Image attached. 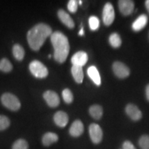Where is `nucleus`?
<instances>
[{
    "label": "nucleus",
    "mask_w": 149,
    "mask_h": 149,
    "mask_svg": "<svg viewBox=\"0 0 149 149\" xmlns=\"http://www.w3.org/2000/svg\"><path fill=\"white\" fill-rule=\"evenodd\" d=\"M52 29L45 24H38L28 32L27 40L31 49L37 51L40 49L48 37L52 35Z\"/></svg>",
    "instance_id": "f257e3e1"
},
{
    "label": "nucleus",
    "mask_w": 149,
    "mask_h": 149,
    "mask_svg": "<svg viewBox=\"0 0 149 149\" xmlns=\"http://www.w3.org/2000/svg\"><path fill=\"white\" fill-rule=\"evenodd\" d=\"M51 41L54 48V58L57 62L64 63L70 51L68 38L62 33L56 31L51 35Z\"/></svg>",
    "instance_id": "f03ea898"
},
{
    "label": "nucleus",
    "mask_w": 149,
    "mask_h": 149,
    "mask_svg": "<svg viewBox=\"0 0 149 149\" xmlns=\"http://www.w3.org/2000/svg\"><path fill=\"white\" fill-rule=\"evenodd\" d=\"M1 103L6 108L13 111H17L21 107L19 100L15 95L9 93H6L1 97Z\"/></svg>",
    "instance_id": "7ed1b4c3"
},
{
    "label": "nucleus",
    "mask_w": 149,
    "mask_h": 149,
    "mask_svg": "<svg viewBox=\"0 0 149 149\" xmlns=\"http://www.w3.org/2000/svg\"><path fill=\"white\" fill-rule=\"evenodd\" d=\"M29 69L31 73L37 78H45L48 74L47 68L38 60L31 61L29 65Z\"/></svg>",
    "instance_id": "20e7f679"
},
{
    "label": "nucleus",
    "mask_w": 149,
    "mask_h": 149,
    "mask_svg": "<svg viewBox=\"0 0 149 149\" xmlns=\"http://www.w3.org/2000/svg\"><path fill=\"white\" fill-rule=\"evenodd\" d=\"M89 135L94 144H100L103 138V132L101 127L97 124H91L89 126Z\"/></svg>",
    "instance_id": "39448f33"
},
{
    "label": "nucleus",
    "mask_w": 149,
    "mask_h": 149,
    "mask_svg": "<svg viewBox=\"0 0 149 149\" xmlns=\"http://www.w3.org/2000/svg\"><path fill=\"white\" fill-rule=\"evenodd\" d=\"M103 22L105 25L110 26L115 19V10L111 3H107L104 6L102 14Z\"/></svg>",
    "instance_id": "423d86ee"
},
{
    "label": "nucleus",
    "mask_w": 149,
    "mask_h": 149,
    "mask_svg": "<svg viewBox=\"0 0 149 149\" xmlns=\"http://www.w3.org/2000/svg\"><path fill=\"white\" fill-rule=\"evenodd\" d=\"M113 70L115 75L121 79L128 77L130 70L125 64L120 61H115L113 65Z\"/></svg>",
    "instance_id": "0eeeda50"
},
{
    "label": "nucleus",
    "mask_w": 149,
    "mask_h": 149,
    "mask_svg": "<svg viewBox=\"0 0 149 149\" xmlns=\"http://www.w3.org/2000/svg\"><path fill=\"white\" fill-rule=\"evenodd\" d=\"M44 99L50 107L55 108L58 107L60 100L58 95L53 91H47L43 95Z\"/></svg>",
    "instance_id": "6e6552de"
},
{
    "label": "nucleus",
    "mask_w": 149,
    "mask_h": 149,
    "mask_svg": "<svg viewBox=\"0 0 149 149\" xmlns=\"http://www.w3.org/2000/svg\"><path fill=\"white\" fill-rule=\"evenodd\" d=\"M88 61V55L84 51H79L72 56L71 62L72 66H77L82 67Z\"/></svg>",
    "instance_id": "1a4fd4ad"
},
{
    "label": "nucleus",
    "mask_w": 149,
    "mask_h": 149,
    "mask_svg": "<svg viewBox=\"0 0 149 149\" xmlns=\"http://www.w3.org/2000/svg\"><path fill=\"white\" fill-rule=\"evenodd\" d=\"M119 8L124 15H129L134 10V2L130 0H120L118 1Z\"/></svg>",
    "instance_id": "9d476101"
},
{
    "label": "nucleus",
    "mask_w": 149,
    "mask_h": 149,
    "mask_svg": "<svg viewBox=\"0 0 149 149\" xmlns=\"http://www.w3.org/2000/svg\"><path fill=\"white\" fill-rule=\"evenodd\" d=\"M126 113L131 120L133 121H138L142 117V113L138 107H136L134 104H128L126 107Z\"/></svg>",
    "instance_id": "9b49d317"
},
{
    "label": "nucleus",
    "mask_w": 149,
    "mask_h": 149,
    "mask_svg": "<svg viewBox=\"0 0 149 149\" xmlns=\"http://www.w3.org/2000/svg\"><path fill=\"white\" fill-rule=\"evenodd\" d=\"M84 124L81 121L77 120H75L72 123V125L70 126L69 129V133L70 135L74 137H79L80 135H82L84 133Z\"/></svg>",
    "instance_id": "f8f14e48"
},
{
    "label": "nucleus",
    "mask_w": 149,
    "mask_h": 149,
    "mask_svg": "<svg viewBox=\"0 0 149 149\" xmlns=\"http://www.w3.org/2000/svg\"><path fill=\"white\" fill-rule=\"evenodd\" d=\"M54 122L59 127L64 128L68 122V116L64 111H57L53 117Z\"/></svg>",
    "instance_id": "ddd939ff"
},
{
    "label": "nucleus",
    "mask_w": 149,
    "mask_h": 149,
    "mask_svg": "<svg viewBox=\"0 0 149 149\" xmlns=\"http://www.w3.org/2000/svg\"><path fill=\"white\" fill-rule=\"evenodd\" d=\"M58 17L60 21L62 22L64 25H66L67 27L69 29H73L74 27V23L72 20V19L70 17V16L68 15L66 11L60 9L58 11Z\"/></svg>",
    "instance_id": "4468645a"
},
{
    "label": "nucleus",
    "mask_w": 149,
    "mask_h": 149,
    "mask_svg": "<svg viewBox=\"0 0 149 149\" xmlns=\"http://www.w3.org/2000/svg\"><path fill=\"white\" fill-rule=\"evenodd\" d=\"M148 22V17L146 15H141L132 24V29L135 31H139L146 26Z\"/></svg>",
    "instance_id": "2eb2a0df"
},
{
    "label": "nucleus",
    "mask_w": 149,
    "mask_h": 149,
    "mask_svg": "<svg viewBox=\"0 0 149 149\" xmlns=\"http://www.w3.org/2000/svg\"><path fill=\"white\" fill-rule=\"evenodd\" d=\"M87 73L89 77L92 79V81L97 86H100L101 84V77L100 74L99 73L97 69L95 66H91L89 67L87 70Z\"/></svg>",
    "instance_id": "dca6fc26"
},
{
    "label": "nucleus",
    "mask_w": 149,
    "mask_h": 149,
    "mask_svg": "<svg viewBox=\"0 0 149 149\" xmlns=\"http://www.w3.org/2000/svg\"><path fill=\"white\" fill-rule=\"evenodd\" d=\"M58 139L59 137L57 134L48 132V133H46L43 135L42 139V144L45 146H49L53 143L57 142L58 141Z\"/></svg>",
    "instance_id": "f3484780"
},
{
    "label": "nucleus",
    "mask_w": 149,
    "mask_h": 149,
    "mask_svg": "<svg viewBox=\"0 0 149 149\" xmlns=\"http://www.w3.org/2000/svg\"><path fill=\"white\" fill-rule=\"evenodd\" d=\"M71 72L74 81L78 84H81L83 81L84 72L82 67L77 66H72L71 68Z\"/></svg>",
    "instance_id": "a211bd4d"
},
{
    "label": "nucleus",
    "mask_w": 149,
    "mask_h": 149,
    "mask_svg": "<svg viewBox=\"0 0 149 149\" xmlns=\"http://www.w3.org/2000/svg\"><path fill=\"white\" fill-rule=\"evenodd\" d=\"M89 113H90L91 116L95 120H100L103 115V109L100 105L91 106L89 109Z\"/></svg>",
    "instance_id": "6ab92c4d"
},
{
    "label": "nucleus",
    "mask_w": 149,
    "mask_h": 149,
    "mask_svg": "<svg viewBox=\"0 0 149 149\" xmlns=\"http://www.w3.org/2000/svg\"><path fill=\"white\" fill-rule=\"evenodd\" d=\"M13 54L14 57L17 60L22 61L23 60L24 55H25V51L21 45L15 44L13 48Z\"/></svg>",
    "instance_id": "aec40b11"
},
{
    "label": "nucleus",
    "mask_w": 149,
    "mask_h": 149,
    "mask_svg": "<svg viewBox=\"0 0 149 149\" xmlns=\"http://www.w3.org/2000/svg\"><path fill=\"white\" fill-rule=\"evenodd\" d=\"M109 43L113 48H119L122 45V40L117 33H113L109 37Z\"/></svg>",
    "instance_id": "412c9836"
},
{
    "label": "nucleus",
    "mask_w": 149,
    "mask_h": 149,
    "mask_svg": "<svg viewBox=\"0 0 149 149\" xmlns=\"http://www.w3.org/2000/svg\"><path fill=\"white\" fill-rule=\"evenodd\" d=\"M13 69L12 64L6 58H3L0 61V70L4 72H9Z\"/></svg>",
    "instance_id": "4be33fe9"
},
{
    "label": "nucleus",
    "mask_w": 149,
    "mask_h": 149,
    "mask_svg": "<svg viewBox=\"0 0 149 149\" xmlns=\"http://www.w3.org/2000/svg\"><path fill=\"white\" fill-rule=\"evenodd\" d=\"M12 149H29V144L25 139H17L13 144Z\"/></svg>",
    "instance_id": "5701e85b"
},
{
    "label": "nucleus",
    "mask_w": 149,
    "mask_h": 149,
    "mask_svg": "<svg viewBox=\"0 0 149 149\" xmlns=\"http://www.w3.org/2000/svg\"><path fill=\"white\" fill-rule=\"evenodd\" d=\"M89 26L92 31H96L100 27V20L95 16H91L89 18Z\"/></svg>",
    "instance_id": "b1692460"
},
{
    "label": "nucleus",
    "mask_w": 149,
    "mask_h": 149,
    "mask_svg": "<svg viewBox=\"0 0 149 149\" xmlns=\"http://www.w3.org/2000/svg\"><path fill=\"white\" fill-rule=\"evenodd\" d=\"M62 97L64 102L67 104L72 103V102L73 101V95H72V93L71 91L68 88L64 89V90L63 91Z\"/></svg>",
    "instance_id": "393cba45"
},
{
    "label": "nucleus",
    "mask_w": 149,
    "mask_h": 149,
    "mask_svg": "<svg viewBox=\"0 0 149 149\" xmlns=\"http://www.w3.org/2000/svg\"><path fill=\"white\" fill-rule=\"evenodd\" d=\"M10 120L5 115H0V131L4 130L10 126Z\"/></svg>",
    "instance_id": "a878e982"
},
{
    "label": "nucleus",
    "mask_w": 149,
    "mask_h": 149,
    "mask_svg": "<svg viewBox=\"0 0 149 149\" xmlns=\"http://www.w3.org/2000/svg\"><path fill=\"white\" fill-rule=\"evenodd\" d=\"M139 145L141 149H149V136L144 135L140 137Z\"/></svg>",
    "instance_id": "bb28decb"
},
{
    "label": "nucleus",
    "mask_w": 149,
    "mask_h": 149,
    "mask_svg": "<svg viewBox=\"0 0 149 149\" xmlns=\"http://www.w3.org/2000/svg\"><path fill=\"white\" fill-rule=\"evenodd\" d=\"M78 8V1H75V0H70L68 1V10L70 11V13H74L77 12Z\"/></svg>",
    "instance_id": "cd10ccee"
},
{
    "label": "nucleus",
    "mask_w": 149,
    "mask_h": 149,
    "mask_svg": "<svg viewBox=\"0 0 149 149\" xmlns=\"http://www.w3.org/2000/svg\"><path fill=\"white\" fill-rule=\"evenodd\" d=\"M123 149H136L130 141H125L123 144Z\"/></svg>",
    "instance_id": "c85d7f7f"
},
{
    "label": "nucleus",
    "mask_w": 149,
    "mask_h": 149,
    "mask_svg": "<svg viewBox=\"0 0 149 149\" xmlns=\"http://www.w3.org/2000/svg\"><path fill=\"white\" fill-rule=\"evenodd\" d=\"M146 98L147 100L149 101V84L146 86Z\"/></svg>",
    "instance_id": "c756f323"
},
{
    "label": "nucleus",
    "mask_w": 149,
    "mask_h": 149,
    "mask_svg": "<svg viewBox=\"0 0 149 149\" xmlns=\"http://www.w3.org/2000/svg\"><path fill=\"white\" fill-rule=\"evenodd\" d=\"M145 6H146V8L149 13V0H146V1H145Z\"/></svg>",
    "instance_id": "7c9ffc66"
},
{
    "label": "nucleus",
    "mask_w": 149,
    "mask_h": 149,
    "mask_svg": "<svg viewBox=\"0 0 149 149\" xmlns=\"http://www.w3.org/2000/svg\"><path fill=\"white\" fill-rule=\"evenodd\" d=\"M84 29H81V30L79 31V35H84Z\"/></svg>",
    "instance_id": "2f4dec72"
},
{
    "label": "nucleus",
    "mask_w": 149,
    "mask_h": 149,
    "mask_svg": "<svg viewBox=\"0 0 149 149\" xmlns=\"http://www.w3.org/2000/svg\"><path fill=\"white\" fill-rule=\"evenodd\" d=\"M81 3H82V1H78V3H79V4H80V5H81Z\"/></svg>",
    "instance_id": "473e14b6"
}]
</instances>
